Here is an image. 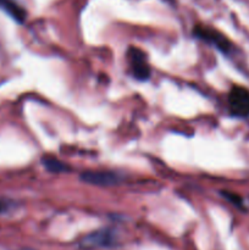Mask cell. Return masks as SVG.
<instances>
[{"label": "cell", "instance_id": "cell-6", "mask_svg": "<svg viewBox=\"0 0 249 250\" xmlns=\"http://www.w3.org/2000/svg\"><path fill=\"white\" fill-rule=\"evenodd\" d=\"M0 9L4 10L17 23H23L26 21L27 11L17 0H0Z\"/></svg>", "mask_w": 249, "mask_h": 250}, {"label": "cell", "instance_id": "cell-7", "mask_svg": "<svg viewBox=\"0 0 249 250\" xmlns=\"http://www.w3.org/2000/svg\"><path fill=\"white\" fill-rule=\"evenodd\" d=\"M42 164H43L44 167L51 173H61L70 171V167L67 166V164L62 163L61 160H59V159L50 155L43 156V158H42Z\"/></svg>", "mask_w": 249, "mask_h": 250}, {"label": "cell", "instance_id": "cell-8", "mask_svg": "<svg viewBox=\"0 0 249 250\" xmlns=\"http://www.w3.org/2000/svg\"><path fill=\"white\" fill-rule=\"evenodd\" d=\"M221 195L225 198V199L228 200L229 203H232L234 207L239 208V209H242V208H243V199H242L238 194H236V193L221 192Z\"/></svg>", "mask_w": 249, "mask_h": 250}, {"label": "cell", "instance_id": "cell-3", "mask_svg": "<svg viewBox=\"0 0 249 250\" xmlns=\"http://www.w3.org/2000/svg\"><path fill=\"white\" fill-rule=\"evenodd\" d=\"M127 60H128L129 70H131L133 78H136L137 81H141V82L148 81L150 78V66H149L143 50H141L137 46H131L127 50Z\"/></svg>", "mask_w": 249, "mask_h": 250}, {"label": "cell", "instance_id": "cell-1", "mask_svg": "<svg viewBox=\"0 0 249 250\" xmlns=\"http://www.w3.org/2000/svg\"><path fill=\"white\" fill-rule=\"evenodd\" d=\"M193 36L200 41L205 42L207 44H210L214 48H216L220 53L227 56L231 55L234 50L232 42L224 33L215 29L214 27L205 26V24H195L193 27Z\"/></svg>", "mask_w": 249, "mask_h": 250}, {"label": "cell", "instance_id": "cell-2", "mask_svg": "<svg viewBox=\"0 0 249 250\" xmlns=\"http://www.w3.org/2000/svg\"><path fill=\"white\" fill-rule=\"evenodd\" d=\"M117 243V234L111 229H103L92 232L83 237L78 243L81 250H94L100 248H111Z\"/></svg>", "mask_w": 249, "mask_h": 250}, {"label": "cell", "instance_id": "cell-5", "mask_svg": "<svg viewBox=\"0 0 249 250\" xmlns=\"http://www.w3.org/2000/svg\"><path fill=\"white\" fill-rule=\"evenodd\" d=\"M81 180L98 187H111L121 183L124 178L114 171H85L81 173Z\"/></svg>", "mask_w": 249, "mask_h": 250}, {"label": "cell", "instance_id": "cell-4", "mask_svg": "<svg viewBox=\"0 0 249 250\" xmlns=\"http://www.w3.org/2000/svg\"><path fill=\"white\" fill-rule=\"evenodd\" d=\"M229 111L236 117H249V90L242 85H234L228 93Z\"/></svg>", "mask_w": 249, "mask_h": 250}, {"label": "cell", "instance_id": "cell-10", "mask_svg": "<svg viewBox=\"0 0 249 250\" xmlns=\"http://www.w3.org/2000/svg\"><path fill=\"white\" fill-rule=\"evenodd\" d=\"M21 250H34V249H31V248H23V249H21Z\"/></svg>", "mask_w": 249, "mask_h": 250}, {"label": "cell", "instance_id": "cell-9", "mask_svg": "<svg viewBox=\"0 0 249 250\" xmlns=\"http://www.w3.org/2000/svg\"><path fill=\"white\" fill-rule=\"evenodd\" d=\"M15 207V203L12 200L6 199V198H0V214L10 211Z\"/></svg>", "mask_w": 249, "mask_h": 250}]
</instances>
